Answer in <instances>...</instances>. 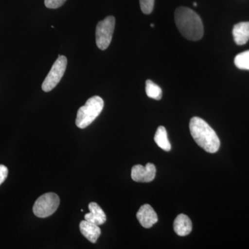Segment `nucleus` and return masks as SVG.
Segmentation results:
<instances>
[{
  "label": "nucleus",
  "mask_w": 249,
  "mask_h": 249,
  "mask_svg": "<svg viewBox=\"0 0 249 249\" xmlns=\"http://www.w3.org/2000/svg\"><path fill=\"white\" fill-rule=\"evenodd\" d=\"M175 20L181 35L192 41L201 40L204 36V26L199 15L189 8L181 6L176 9Z\"/></svg>",
  "instance_id": "nucleus-1"
},
{
  "label": "nucleus",
  "mask_w": 249,
  "mask_h": 249,
  "mask_svg": "<svg viewBox=\"0 0 249 249\" xmlns=\"http://www.w3.org/2000/svg\"><path fill=\"white\" fill-rule=\"evenodd\" d=\"M190 131L197 145L205 151L215 153L220 147V141L213 129L199 117L192 118L189 124Z\"/></svg>",
  "instance_id": "nucleus-2"
},
{
  "label": "nucleus",
  "mask_w": 249,
  "mask_h": 249,
  "mask_svg": "<svg viewBox=\"0 0 249 249\" xmlns=\"http://www.w3.org/2000/svg\"><path fill=\"white\" fill-rule=\"evenodd\" d=\"M104 101L100 96L89 98L77 113L76 124L80 129H84L92 124L103 111Z\"/></svg>",
  "instance_id": "nucleus-3"
},
{
  "label": "nucleus",
  "mask_w": 249,
  "mask_h": 249,
  "mask_svg": "<svg viewBox=\"0 0 249 249\" xmlns=\"http://www.w3.org/2000/svg\"><path fill=\"white\" fill-rule=\"evenodd\" d=\"M60 205V198L54 193H48L41 196L33 207V211L36 217H48L53 214Z\"/></svg>",
  "instance_id": "nucleus-4"
},
{
  "label": "nucleus",
  "mask_w": 249,
  "mask_h": 249,
  "mask_svg": "<svg viewBox=\"0 0 249 249\" xmlns=\"http://www.w3.org/2000/svg\"><path fill=\"white\" fill-rule=\"evenodd\" d=\"M115 22L114 16H108L98 22L96 29V42L98 48L101 50H106L110 45Z\"/></svg>",
  "instance_id": "nucleus-5"
},
{
  "label": "nucleus",
  "mask_w": 249,
  "mask_h": 249,
  "mask_svg": "<svg viewBox=\"0 0 249 249\" xmlns=\"http://www.w3.org/2000/svg\"><path fill=\"white\" fill-rule=\"evenodd\" d=\"M67 65L66 57L64 55H59L42 83V89L44 91L49 92L52 91L60 83L66 71Z\"/></svg>",
  "instance_id": "nucleus-6"
},
{
  "label": "nucleus",
  "mask_w": 249,
  "mask_h": 249,
  "mask_svg": "<svg viewBox=\"0 0 249 249\" xmlns=\"http://www.w3.org/2000/svg\"><path fill=\"white\" fill-rule=\"evenodd\" d=\"M156 172V167L153 163H147L145 166L136 165L132 167L131 177L136 182H151L155 179Z\"/></svg>",
  "instance_id": "nucleus-7"
},
{
  "label": "nucleus",
  "mask_w": 249,
  "mask_h": 249,
  "mask_svg": "<svg viewBox=\"0 0 249 249\" xmlns=\"http://www.w3.org/2000/svg\"><path fill=\"white\" fill-rule=\"evenodd\" d=\"M137 219L142 227L150 229L158 222V216L150 205H142L137 213Z\"/></svg>",
  "instance_id": "nucleus-8"
},
{
  "label": "nucleus",
  "mask_w": 249,
  "mask_h": 249,
  "mask_svg": "<svg viewBox=\"0 0 249 249\" xmlns=\"http://www.w3.org/2000/svg\"><path fill=\"white\" fill-rule=\"evenodd\" d=\"M80 231L83 235L91 243H96L101 234L99 226L85 219L80 223Z\"/></svg>",
  "instance_id": "nucleus-9"
},
{
  "label": "nucleus",
  "mask_w": 249,
  "mask_h": 249,
  "mask_svg": "<svg viewBox=\"0 0 249 249\" xmlns=\"http://www.w3.org/2000/svg\"><path fill=\"white\" fill-rule=\"evenodd\" d=\"M89 213L85 215V220L92 222L97 225H103L107 220L106 214L99 205L95 202H91L89 204Z\"/></svg>",
  "instance_id": "nucleus-10"
},
{
  "label": "nucleus",
  "mask_w": 249,
  "mask_h": 249,
  "mask_svg": "<svg viewBox=\"0 0 249 249\" xmlns=\"http://www.w3.org/2000/svg\"><path fill=\"white\" fill-rule=\"evenodd\" d=\"M174 230L179 236L189 235L193 229V224L190 218L184 214H178L174 222Z\"/></svg>",
  "instance_id": "nucleus-11"
},
{
  "label": "nucleus",
  "mask_w": 249,
  "mask_h": 249,
  "mask_svg": "<svg viewBox=\"0 0 249 249\" xmlns=\"http://www.w3.org/2000/svg\"><path fill=\"white\" fill-rule=\"evenodd\" d=\"M232 36L237 45H244L249 40V22H240L232 29Z\"/></svg>",
  "instance_id": "nucleus-12"
},
{
  "label": "nucleus",
  "mask_w": 249,
  "mask_h": 249,
  "mask_svg": "<svg viewBox=\"0 0 249 249\" xmlns=\"http://www.w3.org/2000/svg\"><path fill=\"white\" fill-rule=\"evenodd\" d=\"M155 142L164 151L169 152L171 150V145L168 139V133L163 126H160L157 128L155 135Z\"/></svg>",
  "instance_id": "nucleus-13"
},
{
  "label": "nucleus",
  "mask_w": 249,
  "mask_h": 249,
  "mask_svg": "<svg viewBox=\"0 0 249 249\" xmlns=\"http://www.w3.org/2000/svg\"><path fill=\"white\" fill-rule=\"evenodd\" d=\"M145 91L149 98L160 101L162 98V90L160 87L155 84L150 80H147L145 83Z\"/></svg>",
  "instance_id": "nucleus-14"
},
{
  "label": "nucleus",
  "mask_w": 249,
  "mask_h": 249,
  "mask_svg": "<svg viewBox=\"0 0 249 249\" xmlns=\"http://www.w3.org/2000/svg\"><path fill=\"white\" fill-rule=\"evenodd\" d=\"M234 62L237 68L249 70V51H246L236 55Z\"/></svg>",
  "instance_id": "nucleus-15"
},
{
  "label": "nucleus",
  "mask_w": 249,
  "mask_h": 249,
  "mask_svg": "<svg viewBox=\"0 0 249 249\" xmlns=\"http://www.w3.org/2000/svg\"><path fill=\"white\" fill-rule=\"evenodd\" d=\"M141 9L144 14H150L153 11L155 0H139Z\"/></svg>",
  "instance_id": "nucleus-16"
},
{
  "label": "nucleus",
  "mask_w": 249,
  "mask_h": 249,
  "mask_svg": "<svg viewBox=\"0 0 249 249\" xmlns=\"http://www.w3.org/2000/svg\"><path fill=\"white\" fill-rule=\"evenodd\" d=\"M67 0H45L46 7L48 9H58L66 2Z\"/></svg>",
  "instance_id": "nucleus-17"
},
{
  "label": "nucleus",
  "mask_w": 249,
  "mask_h": 249,
  "mask_svg": "<svg viewBox=\"0 0 249 249\" xmlns=\"http://www.w3.org/2000/svg\"><path fill=\"white\" fill-rule=\"evenodd\" d=\"M8 173H9V170L7 167L4 165H0V185L4 182L6 178H7Z\"/></svg>",
  "instance_id": "nucleus-18"
},
{
  "label": "nucleus",
  "mask_w": 249,
  "mask_h": 249,
  "mask_svg": "<svg viewBox=\"0 0 249 249\" xmlns=\"http://www.w3.org/2000/svg\"><path fill=\"white\" fill-rule=\"evenodd\" d=\"M193 5H195V6H196V2L193 3Z\"/></svg>",
  "instance_id": "nucleus-19"
},
{
  "label": "nucleus",
  "mask_w": 249,
  "mask_h": 249,
  "mask_svg": "<svg viewBox=\"0 0 249 249\" xmlns=\"http://www.w3.org/2000/svg\"><path fill=\"white\" fill-rule=\"evenodd\" d=\"M150 26H151L152 27H155V25H154L153 24H151V25H150Z\"/></svg>",
  "instance_id": "nucleus-20"
}]
</instances>
